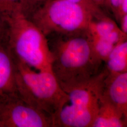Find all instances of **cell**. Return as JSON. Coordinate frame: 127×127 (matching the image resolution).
Masks as SVG:
<instances>
[{"label": "cell", "instance_id": "obj_1", "mask_svg": "<svg viewBox=\"0 0 127 127\" xmlns=\"http://www.w3.org/2000/svg\"><path fill=\"white\" fill-rule=\"evenodd\" d=\"M49 36H52L48 39L51 69L63 91L86 82L102 70L104 64L95 54L87 30Z\"/></svg>", "mask_w": 127, "mask_h": 127}, {"label": "cell", "instance_id": "obj_2", "mask_svg": "<svg viewBox=\"0 0 127 127\" xmlns=\"http://www.w3.org/2000/svg\"><path fill=\"white\" fill-rule=\"evenodd\" d=\"M2 16L7 27V44L15 58L36 71L51 70L48 39L23 10Z\"/></svg>", "mask_w": 127, "mask_h": 127}, {"label": "cell", "instance_id": "obj_3", "mask_svg": "<svg viewBox=\"0 0 127 127\" xmlns=\"http://www.w3.org/2000/svg\"><path fill=\"white\" fill-rule=\"evenodd\" d=\"M17 94L33 107L53 117L67 95L51 70L36 71L15 58Z\"/></svg>", "mask_w": 127, "mask_h": 127}, {"label": "cell", "instance_id": "obj_4", "mask_svg": "<svg viewBox=\"0 0 127 127\" xmlns=\"http://www.w3.org/2000/svg\"><path fill=\"white\" fill-rule=\"evenodd\" d=\"M108 73L103 66L89 80L64 90L67 98L53 117L54 127H91Z\"/></svg>", "mask_w": 127, "mask_h": 127}, {"label": "cell", "instance_id": "obj_5", "mask_svg": "<svg viewBox=\"0 0 127 127\" xmlns=\"http://www.w3.org/2000/svg\"><path fill=\"white\" fill-rule=\"evenodd\" d=\"M29 18L47 37L85 31L94 17L86 9L67 0H49L35 9Z\"/></svg>", "mask_w": 127, "mask_h": 127}, {"label": "cell", "instance_id": "obj_6", "mask_svg": "<svg viewBox=\"0 0 127 127\" xmlns=\"http://www.w3.org/2000/svg\"><path fill=\"white\" fill-rule=\"evenodd\" d=\"M0 127H54L52 118L18 95L0 100Z\"/></svg>", "mask_w": 127, "mask_h": 127}, {"label": "cell", "instance_id": "obj_7", "mask_svg": "<svg viewBox=\"0 0 127 127\" xmlns=\"http://www.w3.org/2000/svg\"><path fill=\"white\" fill-rule=\"evenodd\" d=\"M101 96L127 118V72L108 73L104 79Z\"/></svg>", "mask_w": 127, "mask_h": 127}, {"label": "cell", "instance_id": "obj_8", "mask_svg": "<svg viewBox=\"0 0 127 127\" xmlns=\"http://www.w3.org/2000/svg\"><path fill=\"white\" fill-rule=\"evenodd\" d=\"M16 63L7 42L0 43V100L18 95L16 84Z\"/></svg>", "mask_w": 127, "mask_h": 127}, {"label": "cell", "instance_id": "obj_9", "mask_svg": "<svg viewBox=\"0 0 127 127\" xmlns=\"http://www.w3.org/2000/svg\"><path fill=\"white\" fill-rule=\"evenodd\" d=\"M127 125V118L101 95L98 109L91 127H126Z\"/></svg>", "mask_w": 127, "mask_h": 127}, {"label": "cell", "instance_id": "obj_10", "mask_svg": "<svg viewBox=\"0 0 127 127\" xmlns=\"http://www.w3.org/2000/svg\"><path fill=\"white\" fill-rule=\"evenodd\" d=\"M104 66L108 73L127 72V41L117 44L104 62Z\"/></svg>", "mask_w": 127, "mask_h": 127}, {"label": "cell", "instance_id": "obj_11", "mask_svg": "<svg viewBox=\"0 0 127 127\" xmlns=\"http://www.w3.org/2000/svg\"><path fill=\"white\" fill-rule=\"evenodd\" d=\"M19 9L24 12L23 0H0V14L2 16Z\"/></svg>", "mask_w": 127, "mask_h": 127}, {"label": "cell", "instance_id": "obj_12", "mask_svg": "<svg viewBox=\"0 0 127 127\" xmlns=\"http://www.w3.org/2000/svg\"><path fill=\"white\" fill-rule=\"evenodd\" d=\"M78 5L86 9L92 14L94 18H99L104 15L102 12L100 7L95 3L93 0H67Z\"/></svg>", "mask_w": 127, "mask_h": 127}, {"label": "cell", "instance_id": "obj_13", "mask_svg": "<svg viewBox=\"0 0 127 127\" xmlns=\"http://www.w3.org/2000/svg\"><path fill=\"white\" fill-rule=\"evenodd\" d=\"M48 0H23L25 13H26L28 10L33 9L35 7L38 8Z\"/></svg>", "mask_w": 127, "mask_h": 127}, {"label": "cell", "instance_id": "obj_14", "mask_svg": "<svg viewBox=\"0 0 127 127\" xmlns=\"http://www.w3.org/2000/svg\"><path fill=\"white\" fill-rule=\"evenodd\" d=\"M7 27L3 16L0 14V43L7 42Z\"/></svg>", "mask_w": 127, "mask_h": 127}, {"label": "cell", "instance_id": "obj_15", "mask_svg": "<svg viewBox=\"0 0 127 127\" xmlns=\"http://www.w3.org/2000/svg\"><path fill=\"white\" fill-rule=\"evenodd\" d=\"M118 22L120 23V27H119L122 31L127 35V14L123 16Z\"/></svg>", "mask_w": 127, "mask_h": 127}, {"label": "cell", "instance_id": "obj_16", "mask_svg": "<svg viewBox=\"0 0 127 127\" xmlns=\"http://www.w3.org/2000/svg\"><path fill=\"white\" fill-rule=\"evenodd\" d=\"M121 0H107V3L109 4L114 14L115 13Z\"/></svg>", "mask_w": 127, "mask_h": 127}, {"label": "cell", "instance_id": "obj_17", "mask_svg": "<svg viewBox=\"0 0 127 127\" xmlns=\"http://www.w3.org/2000/svg\"><path fill=\"white\" fill-rule=\"evenodd\" d=\"M96 4L100 7L101 5L107 3V0H93Z\"/></svg>", "mask_w": 127, "mask_h": 127}]
</instances>
